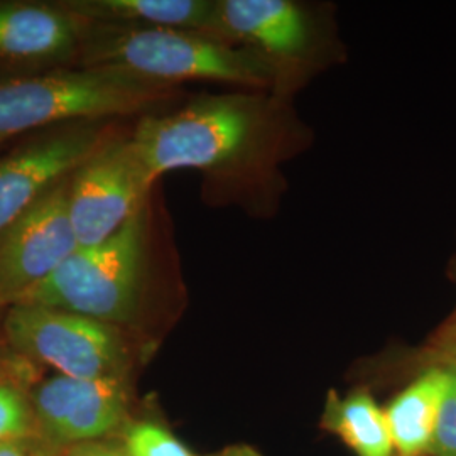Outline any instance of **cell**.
Instances as JSON below:
<instances>
[{
	"label": "cell",
	"instance_id": "7402d4cb",
	"mask_svg": "<svg viewBox=\"0 0 456 456\" xmlns=\"http://www.w3.org/2000/svg\"><path fill=\"white\" fill-rule=\"evenodd\" d=\"M5 311H7V308H4V306L0 305V350H2L4 345H5V342H4V316H5Z\"/></svg>",
	"mask_w": 456,
	"mask_h": 456
},
{
	"label": "cell",
	"instance_id": "2e32d148",
	"mask_svg": "<svg viewBox=\"0 0 456 456\" xmlns=\"http://www.w3.org/2000/svg\"><path fill=\"white\" fill-rule=\"evenodd\" d=\"M117 441L126 456H196L167 428L147 419L132 418Z\"/></svg>",
	"mask_w": 456,
	"mask_h": 456
},
{
	"label": "cell",
	"instance_id": "8fae6325",
	"mask_svg": "<svg viewBox=\"0 0 456 456\" xmlns=\"http://www.w3.org/2000/svg\"><path fill=\"white\" fill-rule=\"evenodd\" d=\"M208 36L242 45L277 66L301 58L313 34L305 11L289 0H215Z\"/></svg>",
	"mask_w": 456,
	"mask_h": 456
},
{
	"label": "cell",
	"instance_id": "e0dca14e",
	"mask_svg": "<svg viewBox=\"0 0 456 456\" xmlns=\"http://www.w3.org/2000/svg\"><path fill=\"white\" fill-rule=\"evenodd\" d=\"M450 375L448 391L441 404L438 423L428 456H456V367L444 365Z\"/></svg>",
	"mask_w": 456,
	"mask_h": 456
},
{
	"label": "cell",
	"instance_id": "9c48e42d",
	"mask_svg": "<svg viewBox=\"0 0 456 456\" xmlns=\"http://www.w3.org/2000/svg\"><path fill=\"white\" fill-rule=\"evenodd\" d=\"M117 129L112 122H75L36 132L0 156V232L71 176Z\"/></svg>",
	"mask_w": 456,
	"mask_h": 456
},
{
	"label": "cell",
	"instance_id": "5bb4252c",
	"mask_svg": "<svg viewBox=\"0 0 456 456\" xmlns=\"http://www.w3.org/2000/svg\"><path fill=\"white\" fill-rule=\"evenodd\" d=\"M322 424L357 456H395L386 412L370 392L355 391L345 397L331 392Z\"/></svg>",
	"mask_w": 456,
	"mask_h": 456
},
{
	"label": "cell",
	"instance_id": "44dd1931",
	"mask_svg": "<svg viewBox=\"0 0 456 456\" xmlns=\"http://www.w3.org/2000/svg\"><path fill=\"white\" fill-rule=\"evenodd\" d=\"M257 453L250 452L248 448H230L225 453H220L216 456H256Z\"/></svg>",
	"mask_w": 456,
	"mask_h": 456
},
{
	"label": "cell",
	"instance_id": "6da1fadb",
	"mask_svg": "<svg viewBox=\"0 0 456 456\" xmlns=\"http://www.w3.org/2000/svg\"><path fill=\"white\" fill-rule=\"evenodd\" d=\"M180 86L115 68H61L0 80V146L20 135L75 122L146 115Z\"/></svg>",
	"mask_w": 456,
	"mask_h": 456
},
{
	"label": "cell",
	"instance_id": "ba28073f",
	"mask_svg": "<svg viewBox=\"0 0 456 456\" xmlns=\"http://www.w3.org/2000/svg\"><path fill=\"white\" fill-rule=\"evenodd\" d=\"M69 181H60L0 232V305L20 303L82 245L69 215Z\"/></svg>",
	"mask_w": 456,
	"mask_h": 456
},
{
	"label": "cell",
	"instance_id": "d6986e66",
	"mask_svg": "<svg viewBox=\"0 0 456 456\" xmlns=\"http://www.w3.org/2000/svg\"><path fill=\"white\" fill-rule=\"evenodd\" d=\"M63 453L65 450L53 446L41 436L0 443V456H63Z\"/></svg>",
	"mask_w": 456,
	"mask_h": 456
},
{
	"label": "cell",
	"instance_id": "5b68a950",
	"mask_svg": "<svg viewBox=\"0 0 456 456\" xmlns=\"http://www.w3.org/2000/svg\"><path fill=\"white\" fill-rule=\"evenodd\" d=\"M4 342L36 367L88 380H134L141 346L120 328L39 305L7 308Z\"/></svg>",
	"mask_w": 456,
	"mask_h": 456
},
{
	"label": "cell",
	"instance_id": "52a82bcc",
	"mask_svg": "<svg viewBox=\"0 0 456 456\" xmlns=\"http://www.w3.org/2000/svg\"><path fill=\"white\" fill-rule=\"evenodd\" d=\"M39 436L60 450L117 440L131 421L134 380L39 377L28 389Z\"/></svg>",
	"mask_w": 456,
	"mask_h": 456
},
{
	"label": "cell",
	"instance_id": "4fadbf2b",
	"mask_svg": "<svg viewBox=\"0 0 456 456\" xmlns=\"http://www.w3.org/2000/svg\"><path fill=\"white\" fill-rule=\"evenodd\" d=\"M66 7L95 24L131 28H171L208 34L215 0H61Z\"/></svg>",
	"mask_w": 456,
	"mask_h": 456
},
{
	"label": "cell",
	"instance_id": "3957f363",
	"mask_svg": "<svg viewBox=\"0 0 456 456\" xmlns=\"http://www.w3.org/2000/svg\"><path fill=\"white\" fill-rule=\"evenodd\" d=\"M146 254L147 205L107 240L80 247L17 305L78 313L134 335L142 318Z\"/></svg>",
	"mask_w": 456,
	"mask_h": 456
},
{
	"label": "cell",
	"instance_id": "603a6c76",
	"mask_svg": "<svg viewBox=\"0 0 456 456\" xmlns=\"http://www.w3.org/2000/svg\"><path fill=\"white\" fill-rule=\"evenodd\" d=\"M452 277H453V281L456 282V256L455 259H453V262H452ZM448 318H452V320H455L456 322V310L448 316Z\"/></svg>",
	"mask_w": 456,
	"mask_h": 456
},
{
	"label": "cell",
	"instance_id": "ffe728a7",
	"mask_svg": "<svg viewBox=\"0 0 456 456\" xmlns=\"http://www.w3.org/2000/svg\"><path fill=\"white\" fill-rule=\"evenodd\" d=\"M63 456H126L117 440L94 441L65 450Z\"/></svg>",
	"mask_w": 456,
	"mask_h": 456
},
{
	"label": "cell",
	"instance_id": "7c38bea8",
	"mask_svg": "<svg viewBox=\"0 0 456 456\" xmlns=\"http://www.w3.org/2000/svg\"><path fill=\"white\" fill-rule=\"evenodd\" d=\"M448 384L444 367H424L384 408L395 456L429 455Z\"/></svg>",
	"mask_w": 456,
	"mask_h": 456
},
{
	"label": "cell",
	"instance_id": "30bf717a",
	"mask_svg": "<svg viewBox=\"0 0 456 456\" xmlns=\"http://www.w3.org/2000/svg\"><path fill=\"white\" fill-rule=\"evenodd\" d=\"M86 28L61 0H0V80L78 68Z\"/></svg>",
	"mask_w": 456,
	"mask_h": 456
},
{
	"label": "cell",
	"instance_id": "8992f818",
	"mask_svg": "<svg viewBox=\"0 0 456 456\" xmlns=\"http://www.w3.org/2000/svg\"><path fill=\"white\" fill-rule=\"evenodd\" d=\"M131 134L115 132L71 175L69 215L82 247L97 245L147 205L154 188Z\"/></svg>",
	"mask_w": 456,
	"mask_h": 456
},
{
	"label": "cell",
	"instance_id": "9a60e30c",
	"mask_svg": "<svg viewBox=\"0 0 456 456\" xmlns=\"http://www.w3.org/2000/svg\"><path fill=\"white\" fill-rule=\"evenodd\" d=\"M31 362L11 352L0 350V443L39 436L29 403L28 389L39 377Z\"/></svg>",
	"mask_w": 456,
	"mask_h": 456
},
{
	"label": "cell",
	"instance_id": "7a4b0ae2",
	"mask_svg": "<svg viewBox=\"0 0 456 456\" xmlns=\"http://www.w3.org/2000/svg\"><path fill=\"white\" fill-rule=\"evenodd\" d=\"M78 68H115L176 86L183 82L265 86L277 75V66L259 53L208 34L95 22H88Z\"/></svg>",
	"mask_w": 456,
	"mask_h": 456
},
{
	"label": "cell",
	"instance_id": "ac0fdd59",
	"mask_svg": "<svg viewBox=\"0 0 456 456\" xmlns=\"http://www.w3.org/2000/svg\"><path fill=\"white\" fill-rule=\"evenodd\" d=\"M424 367L433 365H452L456 367V322L448 318L443 325L431 335L421 354Z\"/></svg>",
	"mask_w": 456,
	"mask_h": 456
},
{
	"label": "cell",
	"instance_id": "277c9868",
	"mask_svg": "<svg viewBox=\"0 0 456 456\" xmlns=\"http://www.w3.org/2000/svg\"><path fill=\"white\" fill-rule=\"evenodd\" d=\"M261 129V112L242 95H205L173 114H146L131 132L154 183L178 169L218 171L239 161Z\"/></svg>",
	"mask_w": 456,
	"mask_h": 456
}]
</instances>
